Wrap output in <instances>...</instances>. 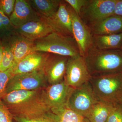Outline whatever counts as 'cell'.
Segmentation results:
<instances>
[{
    "label": "cell",
    "instance_id": "obj_1",
    "mask_svg": "<svg viewBox=\"0 0 122 122\" xmlns=\"http://www.w3.org/2000/svg\"><path fill=\"white\" fill-rule=\"evenodd\" d=\"M45 88L13 91L5 94L1 100L13 116L26 119L37 117L51 110L45 98Z\"/></svg>",
    "mask_w": 122,
    "mask_h": 122
},
{
    "label": "cell",
    "instance_id": "obj_2",
    "mask_svg": "<svg viewBox=\"0 0 122 122\" xmlns=\"http://www.w3.org/2000/svg\"><path fill=\"white\" fill-rule=\"evenodd\" d=\"M83 58L91 77L122 73V49L100 50L93 46Z\"/></svg>",
    "mask_w": 122,
    "mask_h": 122
},
{
    "label": "cell",
    "instance_id": "obj_3",
    "mask_svg": "<svg viewBox=\"0 0 122 122\" xmlns=\"http://www.w3.org/2000/svg\"><path fill=\"white\" fill-rule=\"evenodd\" d=\"M33 51L72 57L81 56L74 37L54 32L34 41Z\"/></svg>",
    "mask_w": 122,
    "mask_h": 122
},
{
    "label": "cell",
    "instance_id": "obj_4",
    "mask_svg": "<svg viewBox=\"0 0 122 122\" xmlns=\"http://www.w3.org/2000/svg\"><path fill=\"white\" fill-rule=\"evenodd\" d=\"M89 82L99 101L118 103L122 95V73L91 77Z\"/></svg>",
    "mask_w": 122,
    "mask_h": 122
},
{
    "label": "cell",
    "instance_id": "obj_5",
    "mask_svg": "<svg viewBox=\"0 0 122 122\" xmlns=\"http://www.w3.org/2000/svg\"><path fill=\"white\" fill-rule=\"evenodd\" d=\"M98 101L89 81L81 86L72 89L66 106L85 118Z\"/></svg>",
    "mask_w": 122,
    "mask_h": 122
},
{
    "label": "cell",
    "instance_id": "obj_6",
    "mask_svg": "<svg viewBox=\"0 0 122 122\" xmlns=\"http://www.w3.org/2000/svg\"><path fill=\"white\" fill-rule=\"evenodd\" d=\"M117 0H87L80 17L88 26L114 15Z\"/></svg>",
    "mask_w": 122,
    "mask_h": 122
},
{
    "label": "cell",
    "instance_id": "obj_7",
    "mask_svg": "<svg viewBox=\"0 0 122 122\" xmlns=\"http://www.w3.org/2000/svg\"><path fill=\"white\" fill-rule=\"evenodd\" d=\"M47 78L44 69L14 75L9 81L6 94L18 90H34L46 88Z\"/></svg>",
    "mask_w": 122,
    "mask_h": 122
},
{
    "label": "cell",
    "instance_id": "obj_8",
    "mask_svg": "<svg viewBox=\"0 0 122 122\" xmlns=\"http://www.w3.org/2000/svg\"><path fill=\"white\" fill-rule=\"evenodd\" d=\"M91 77L83 57H69L64 79L70 86H81L89 82Z\"/></svg>",
    "mask_w": 122,
    "mask_h": 122
},
{
    "label": "cell",
    "instance_id": "obj_9",
    "mask_svg": "<svg viewBox=\"0 0 122 122\" xmlns=\"http://www.w3.org/2000/svg\"><path fill=\"white\" fill-rule=\"evenodd\" d=\"M70 10L72 17L73 36L77 44L80 55L83 57L93 47V35L89 27L84 23L70 6Z\"/></svg>",
    "mask_w": 122,
    "mask_h": 122
},
{
    "label": "cell",
    "instance_id": "obj_10",
    "mask_svg": "<svg viewBox=\"0 0 122 122\" xmlns=\"http://www.w3.org/2000/svg\"><path fill=\"white\" fill-rule=\"evenodd\" d=\"M43 20L54 32L73 37L70 6L65 0L61 1L58 10L53 16Z\"/></svg>",
    "mask_w": 122,
    "mask_h": 122
},
{
    "label": "cell",
    "instance_id": "obj_11",
    "mask_svg": "<svg viewBox=\"0 0 122 122\" xmlns=\"http://www.w3.org/2000/svg\"><path fill=\"white\" fill-rule=\"evenodd\" d=\"M69 57L50 53L44 69L48 82L50 85L64 80Z\"/></svg>",
    "mask_w": 122,
    "mask_h": 122
},
{
    "label": "cell",
    "instance_id": "obj_12",
    "mask_svg": "<svg viewBox=\"0 0 122 122\" xmlns=\"http://www.w3.org/2000/svg\"><path fill=\"white\" fill-rule=\"evenodd\" d=\"M72 88L65 81L50 85L44 89L45 98L51 108L56 109L65 106Z\"/></svg>",
    "mask_w": 122,
    "mask_h": 122
},
{
    "label": "cell",
    "instance_id": "obj_13",
    "mask_svg": "<svg viewBox=\"0 0 122 122\" xmlns=\"http://www.w3.org/2000/svg\"><path fill=\"white\" fill-rule=\"evenodd\" d=\"M9 18L16 28L30 21L42 20L28 1L25 0H16L14 10Z\"/></svg>",
    "mask_w": 122,
    "mask_h": 122
},
{
    "label": "cell",
    "instance_id": "obj_14",
    "mask_svg": "<svg viewBox=\"0 0 122 122\" xmlns=\"http://www.w3.org/2000/svg\"><path fill=\"white\" fill-rule=\"evenodd\" d=\"M49 54L37 51L30 53L15 66L14 75L43 69Z\"/></svg>",
    "mask_w": 122,
    "mask_h": 122
},
{
    "label": "cell",
    "instance_id": "obj_15",
    "mask_svg": "<svg viewBox=\"0 0 122 122\" xmlns=\"http://www.w3.org/2000/svg\"><path fill=\"white\" fill-rule=\"evenodd\" d=\"M16 32L25 38L34 41L54 31L49 25L42 19L24 24L16 28Z\"/></svg>",
    "mask_w": 122,
    "mask_h": 122
},
{
    "label": "cell",
    "instance_id": "obj_16",
    "mask_svg": "<svg viewBox=\"0 0 122 122\" xmlns=\"http://www.w3.org/2000/svg\"><path fill=\"white\" fill-rule=\"evenodd\" d=\"M5 39L8 42L13 52L15 66L28 55L33 52L34 41L25 38L16 32Z\"/></svg>",
    "mask_w": 122,
    "mask_h": 122
},
{
    "label": "cell",
    "instance_id": "obj_17",
    "mask_svg": "<svg viewBox=\"0 0 122 122\" xmlns=\"http://www.w3.org/2000/svg\"><path fill=\"white\" fill-rule=\"evenodd\" d=\"M93 35H106L122 33V17L113 15L89 26Z\"/></svg>",
    "mask_w": 122,
    "mask_h": 122
},
{
    "label": "cell",
    "instance_id": "obj_18",
    "mask_svg": "<svg viewBox=\"0 0 122 122\" xmlns=\"http://www.w3.org/2000/svg\"><path fill=\"white\" fill-rule=\"evenodd\" d=\"M93 35V46L97 49H122V33L111 35Z\"/></svg>",
    "mask_w": 122,
    "mask_h": 122
},
{
    "label": "cell",
    "instance_id": "obj_19",
    "mask_svg": "<svg viewBox=\"0 0 122 122\" xmlns=\"http://www.w3.org/2000/svg\"><path fill=\"white\" fill-rule=\"evenodd\" d=\"M42 20L52 16L59 9L61 0H27Z\"/></svg>",
    "mask_w": 122,
    "mask_h": 122
},
{
    "label": "cell",
    "instance_id": "obj_20",
    "mask_svg": "<svg viewBox=\"0 0 122 122\" xmlns=\"http://www.w3.org/2000/svg\"><path fill=\"white\" fill-rule=\"evenodd\" d=\"M117 103L98 101L85 118L90 122H106L112 109Z\"/></svg>",
    "mask_w": 122,
    "mask_h": 122
},
{
    "label": "cell",
    "instance_id": "obj_21",
    "mask_svg": "<svg viewBox=\"0 0 122 122\" xmlns=\"http://www.w3.org/2000/svg\"><path fill=\"white\" fill-rule=\"evenodd\" d=\"M50 112L57 122H83V116L77 113L67 106L51 109Z\"/></svg>",
    "mask_w": 122,
    "mask_h": 122
},
{
    "label": "cell",
    "instance_id": "obj_22",
    "mask_svg": "<svg viewBox=\"0 0 122 122\" xmlns=\"http://www.w3.org/2000/svg\"><path fill=\"white\" fill-rule=\"evenodd\" d=\"M3 47V56L0 65V72L5 71L15 65L13 52L6 39L1 40Z\"/></svg>",
    "mask_w": 122,
    "mask_h": 122
},
{
    "label": "cell",
    "instance_id": "obj_23",
    "mask_svg": "<svg viewBox=\"0 0 122 122\" xmlns=\"http://www.w3.org/2000/svg\"><path fill=\"white\" fill-rule=\"evenodd\" d=\"M14 66L9 69L0 72V99L6 94V88L9 81L14 75Z\"/></svg>",
    "mask_w": 122,
    "mask_h": 122
},
{
    "label": "cell",
    "instance_id": "obj_24",
    "mask_svg": "<svg viewBox=\"0 0 122 122\" xmlns=\"http://www.w3.org/2000/svg\"><path fill=\"white\" fill-rule=\"evenodd\" d=\"M13 119L17 122H57L50 111L46 114L33 118L26 119L13 116Z\"/></svg>",
    "mask_w": 122,
    "mask_h": 122
},
{
    "label": "cell",
    "instance_id": "obj_25",
    "mask_svg": "<svg viewBox=\"0 0 122 122\" xmlns=\"http://www.w3.org/2000/svg\"><path fill=\"white\" fill-rule=\"evenodd\" d=\"M106 122H122V105L118 103L116 104Z\"/></svg>",
    "mask_w": 122,
    "mask_h": 122
},
{
    "label": "cell",
    "instance_id": "obj_26",
    "mask_svg": "<svg viewBox=\"0 0 122 122\" xmlns=\"http://www.w3.org/2000/svg\"><path fill=\"white\" fill-rule=\"evenodd\" d=\"M16 0H0V10L9 17L14 10Z\"/></svg>",
    "mask_w": 122,
    "mask_h": 122
},
{
    "label": "cell",
    "instance_id": "obj_27",
    "mask_svg": "<svg viewBox=\"0 0 122 122\" xmlns=\"http://www.w3.org/2000/svg\"><path fill=\"white\" fill-rule=\"evenodd\" d=\"M13 115L0 99V122H13Z\"/></svg>",
    "mask_w": 122,
    "mask_h": 122
},
{
    "label": "cell",
    "instance_id": "obj_28",
    "mask_svg": "<svg viewBox=\"0 0 122 122\" xmlns=\"http://www.w3.org/2000/svg\"><path fill=\"white\" fill-rule=\"evenodd\" d=\"M75 12L80 17L82 9L84 7L87 0H65Z\"/></svg>",
    "mask_w": 122,
    "mask_h": 122
},
{
    "label": "cell",
    "instance_id": "obj_29",
    "mask_svg": "<svg viewBox=\"0 0 122 122\" xmlns=\"http://www.w3.org/2000/svg\"><path fill=\"white\" fill-rule=\"evenodd\" d=\"M113 15L122 17V0H117Z\"/></svg>",
    "mask_w": 122,
    "mask_h": 122
},
{
    "label": "cell",
    "instance_id": "obj_30",
    "mask_svg": "<svg viewBox=\"0 0 122 122\" xmlns=\"http://www.w3.org/2000/svg\"><path fill=\"white\" fill-rule=\"evenodd\" d=\"M3 47L2 41L0 40V65L2 61V56H3Z\"/></svg>",
    "mask_w": 122,
    "mask_h": 122
},
{
    "label": "cell",
    "instance_id": "obj_31",
    "mask_svg": "<svg viewBox=\"0 0 122 122\" xmlns=\"http://www.w3.org/2000/svg\"><path fill=\"white\" fill-rule=\"evenodd\" d=\"M118 103H119L120 105H122V95L119 99Z\"/></svg>",
    "mask_w": 122,
    "mask_h": 122
},
{
    "label": "cell",
    "instance_id": "obj_32",
    "mask_svg": "<svg viewBox=\"0 0 122 122\" xmlns=\"http://www.w3.org/2000/svg\"><path fill=\"white\" fill-rule=\"evenodd\" d=\"M83 122H90L89 120H88L87 118H84V120H83Z\"/></svg>",
    "mask_w": 122,
    "mask_h": 122
}]
</instances>
